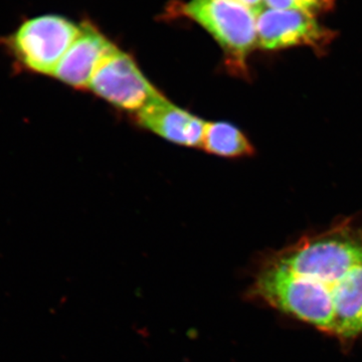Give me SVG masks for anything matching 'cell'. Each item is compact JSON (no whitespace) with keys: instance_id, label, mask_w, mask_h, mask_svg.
I'll use <instances>...</instances> for the list:
<instances>
[{"instance_id":"cell-1","label":"cell","mask_w":362,"mask_h":362,"mask_svg":"<svg viewBox=\"0 0 362 362\" xmlns=\"http://www.w3.org/2000/svg\"><path fill=\"white\" fill-rule=\"evenodd\" d=\"M244 299L311 325L343 347L362 338V218L338 221L252 266Z\"/></svg>"},{"instance_id":"cell-2","label":"cell","mask_w":362,"mask_h":362,"mask_svg":"<svg viewBox=\"0 0 362 362\" xmlns=\"http://www.w3.org/2000/svg\"><path fill=\"white\" fill-rule=\"evenodd\" d=\"M81 32L82 25L63 16H35L0 37V49L11 58L16 73L52 76Z\"/></svg>"},{"instance_id":"cell-3","label":"cell","mask_w":362,"mask_h":362,"mask_svg":"<svg viewBox=\"0 0 362 362\" xmlns=\"http://www.w3.org/2000/svg\"><path fill=\"white\" fill-rule=\"evenodd\" d=\"M182 14L213 35L233 73L249 75L247 57L258 49L256 13L251 7L240 0H190Z\"/></svg>"},{"instance_id":"cell-4","label":"cell","mask_w":362,"mask_h":362,"mask_svg":"<svg viewBox=\"0 0 362 362\" xmlns=\"http://www.w3.org/2000/svg\"><path fill=\"white\" fill-rule=\"evenodd\" d=\"M256 18L257 47L264 51L308 47L318 56H323L337 35L305 9L264 6L257 11Z\"/></svg>"},{"instance_id":"cell-5","label":"cell","mask_w":362,"mask_h":362,"mask_svg":"<svg viewBox=\"0 0 362 362\" xmlns=\"http://www.w3.org/2000/svg\"><path fill=\"white\" fill-rule=\"evenodd\" d=\"M89 88L114 106L136 113L161 96L133 59L117 47L98 66Z\"/></svg>"},{"instance_id":"cell-6","label":"cell","mask_w":362,"mask_h":362,"mask_svg":"<svg viewBox=\"0 0 362 362\" xmlns=\"http://www.w3.org/2000/svg\"><path fill=\"white\" fill-rule=\"evenodd\" d=\"M115 47L96 28L88 23L82 25V32L52 76L76 89H85L98 66Z\"/></svg>"},{"instance_id":"cell-7","label":"cell","mask_w":362,"mask_h":362,"mask_svg":"<svg viewBox=\"0 0 362 362\" xmlns=\"http://www.w3.org/2000/svg\"><path fill=\"white\" fill-rule=\"evenodd\" d=\"M140 125L169 141L185 146H199L206 124L202 119L169 103L163 96L157 98L137 113Z\"/></svg>"},{"instance_id":"cell-8","label":"cell","mask_w":362,"mask_h":362,"mask_svg":"<svg viewBox=\"0 0 362 362\" xmlns=\"http://www.w3.org/2000/svg\"><path fill=\"white\" fill-rule=\"evenodd\" d=\"M202 145L209 153L228 158L255 154V147L247 136L239 128L228 122L206 123Z\"/></svg>"},{"instance_id":"cell-9","label":"cell","mask_w":362,"mask_h":362,"mask_svg":"<svg viewBox=\"0 0 362 362\" xmlns=\"http://www.w3.org/2000/svg\"><path fill=\"white\" fill-rule=\"evenodd\" d=\"M300 7L311 13L329 11L334 6L335 0H297Z\"/></svg>"},{"instance_id":"cell-10","label":"cell","mask_w":362,"mask_h":362,"mask_svg":"<svg viewBox=\"0 0 362 362\" xmlns=\"http://www.w3.org/2000/svg\"><path fill=\"white\" fill-rule=\"evenodd\" d=\"M264 6L272 9L301 8L297 0H264Z\"/></svg>"},{"instance_id":"cell-11","label":"cell","mask_w":362,"mask_h":362,"mask_svg":"<svg viewBox=\"0 0 362 362\" xmlns=\"http://www.w3.org/2000/svg\"><path fill=\"white\" fill-rule=\"evenodd\" d=\"M240 1L244 2L247 6L251 7L255 13H257V11H259V9L265 6H264V0H240Z\"/></svg>"}]
</instances>
